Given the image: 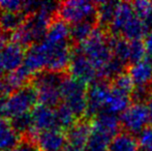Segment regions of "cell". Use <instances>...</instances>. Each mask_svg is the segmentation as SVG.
I'll list each match as a JSON object with an SVG mask.
<instances>
[{
    "instance_id": "obj_11",
    "label": "cell",
    "mask_w": 152,
    "mask_h": 151,
    "mask_svg": "<svg viewBox=\"0 0 152 151\" xmlns=\"http://www.w3.org/2000/svg\"><path fill=\"white\" fill-rule=\"evenodd\" d=\"M26 49L15 42H10L0 50V61L6 73L10 74L23 65Z\"/></svg>"
},
{
    "instance_id": "obj_19",
    "label": "cell",
    "mask_w": 152,
    "mask_h": 151,
    "mask_svg": "<svg viewBox=\"0 0 152 151\" xmlns=\"http://www.w3.org/2000/svg\"><path fill=\"white\" fill-rule=\"evenodd\" d=\"M139 149H140V143L138 137L121 131L112 139L108 151H138Z\"/></svg>"
},
{
    "instance_id": "obj_3",
    "label": "cell",
    "mask_w": 152,
    "mask_h": 151,
    "mask_svg": "<svg viewBox=\"0 0 152 151\" xmlns=\"http://www.w3.org/2000/svg\"><path fill=\"white\" fill-rule=\"evenodd\" d=\"M109 32L100 27H96L90 37L81 44L83 53L95 66L97 71L102 69L111 59L113 52L109 42Z\"/></svg>"
},
{
    "instance_id": "obj_33",
    "label": "cell",
    "mask_w": 152,
    "mask_h": 151,
    "mask_svg": "<svg viewBox=\"0 0 152 151\" xmlns=\"http://www.w3.org/2000/svg\"><path fill=\"white\" fill-rule=\"evenodd\" d=\"M6 98L4 97H0V119L3 118L4 116V106H5Z\"/></svg>"
},
{
    "instance_id": "obj_17",
    "label": "cell",
    "mask_w": 152,
    "mask_h": 151,
    "mask_svg": "<svg viewBox=\"0 0 152 151\" xmlns=\"http://www.w3.org/2000/svg\"><path fill=\"white\" fill-rule=\"evenodd\" d=\"M98 23L96 21H83L74 25H69V37L74 47L83 44L93 33Z\"/></svg>"
},
{
    "instance_id": "obj_29",
    "label": "cell",
    "mask_w": 152,
    "mask_h": 151,
    "mask_svg": "<svg viewBox=\"0 0 152 151\" xmlns=\"http://www.w3.org/2000/svg\"><path fill=\"white\" fill-rule=\"evenodd\" d=\"M24 1L19 0H3L0 1V10L10 12H23Z\"/></svg>"
},
{
    "instance_id": "obj_34",
    "label": "cell",
    "mask_w": 152,
    "mask_h": 151,
    "mask_svg": "<svg viewBox=\"0 0 152 151\" xmlns=\"http://www.w3.org/2000/svg\"><path fill=\"white\" fill-rule=\"evenodd\" d=\"M147 108H148V113H149V121H150V125H152V98L147 103Z\"/></svg>"
},
{
    "instance_id": "obj_23",
    "label": "cell",
    "mask_w": 152,
    "mask_h": 151,
    "mask_svg": "<svg viewBox=\"0 0 152 151\" xmlns=\"http://www.w3.org/2000/svg\"><path fill=\"white\" fill-rule=\"evenodd\" d=\"M118 2L99 1L97 2V22L98 27L109 31L111 24L114 19Z\"/></svg>"
},
{
    "instance_id": "obj_18",
    "label": "cell",
    "mask_w": 152,
    "mask_h": 151,
    "mask_svg": "<svg viewBox=\"0 0 152 151\" xmlns=\"http://www.w3.org/2000/svg\"><path fill=\"white\" fill-rule=\"evenodd\" d=\"M22 138L10 125V120L0 119V151H10L21 142Z\"/></svg>"
},
{
    "instance_id": "obj_21",
    "label": "cell",
    "mask_w": 152,
    "mask_h": 151,
    "mask_svg": "<svg viewBox=\"0 0 152 151\" xmlns=\"http://www.w3.org/2000/svg\"><path fill=\"white\" fill-rule=\"evenodd\" d=\"M8 120H10V123L12 126V128L18 133V135L22 139L23 138L33 139V137L36 133V131L35 127H34L31 113L19 115V116L14 117L12 119H8Z\"/></svg>"
},
{
    "instance_id": "obj_30",
    "label": "cell",
    "mask_w": 152,
    "mask_h": 151,
    "mask_svg": "<svg viewBox=\"0 0 152 151\" xmlns=\"http://www.w3.org/2000/svg\"><path fill=\"white\" fill-rule=\"evenodd\" d=\"M138 140L141 148L152 151V125H148L138 136Z\"/></svg>"
},
{
    "instance_id": "obj_12",
    "label": "cell",
    "mask_w": 152,
    "mask_h": 151,
    "mask_svg": "<svg viewBox=\"0 0 152 151\" xmlns=\"http://www.w3.org/2000/svg\"><path fill=\"white\" fill-rule=\"evenodd\" d=\"M40 151H64L66 146L65 131L61 129L39 131L33 137Z\"/></svg>"
},
{
    "instance_id": "obj_4",
    "label": "cell",
    "mask_w": 152,
    "mask_h": 151,
    "mask_svg": "<svg viewBox=\"0 0 152 151\" xmlns=\"http://www.w3.org/2000/svg\"><path fill=\"white\" fill-rule=\"evenodd\" d=\"M87 88L84 83L66 76L61 85L62 103L66 105L77 118H85L87 112Z\"/></svg>"
},
{
    "instance_id": "obj_14",
    "label": "cell",
    "mask_w": 152,
    "mask_h": 151,
    "mask_svg": "<svg viewBox=\"0 0 152 151\" xmlns=\"http://www.w3.org/2000/svg\"><path fill=\"white\" fill-rule=\"evenodd\" d=\"M36 133L59 129L55 109L44 105H36L30 112Z\"/></svg>"
},
{
    "instance_id": "obj_26",
    "label": "cell",
    "mask_w": 152,
    "mask_h": 151,
    "mask_svg": "<svg viewBox=\"0 0 152 151\" xmlns=\"http://www.w3.org/2000/svg\"><path fill=\"white\" fill-rule=\"evenodd\" d=\"M55 113H56L57 123H58L59 129L63 131H66L69 129L77 121L79 120L76 117V115L72 113V111L64 105L63 103L59 105L57 108H55Z\"/></svg>"
},
{
    "instance_id": "obj_25",
    "label": "cell",
    "mask_w": 152,
    "mask_h": 151,
    "mask_svg": "<svg viewBox=\"0 0 152 151\" xmlns=\"http://www.w3.org/2000/svg\"><path fill=\"white\" fill-rule=\"evenodd\" d=\"M148 33L149 30L144 22L137 16H134L123 28L121 36L129 42H132V40H142V38L146 37Z\"/></svg>"
},
{
    "instance_id": "obj_28",
    "label": "cell",
    "mask_w": 152,
    "mask_h": 151,
    "mask_svg": "<svg viewBox=\"0 0 152 151\" xmlns=\"http://www.w3.org/2000/svg\"><path fill=\"white\" fill-rule=\"evenodd\" d=\"M146 59V47L143 40L129 42V65Z\"/></svg>"
},
{
    "instance_id": "obj_15",
    "label": "cell",
    "mask_w": 152,
    "mask_h": 151,
    "mask_svg": "<svg viewBox=\"0 0 152 151\" xmlns=\"http://www.w3.org/2000/svg\"><path fill=\"white\" fill-rule=\"evenodd\" d=\"M136 16L132 2H118L114 19L108 32L112 35L121 36V32L128 22Z\"/></svg>"
},
{
    "instance_id": "obj_1",
    "label": "cell",
    "mask_w": 152,
    "mask_h": 151,
    "mask_svg": "<svg viewBox=\"0 0 152 151\" xmlns=\"http://www.w3.org/2000/svg\"><path fill=\"white\" fill-rule=\"evenodd\" d=\"M65 73H57L44 69L32 77L30 83L37 90L40 105L57 108L62 104L61 85L66 78Z\"/></svg>"
},
{
    "instance_id": "obj_8",
    "label": "cell",
    "mask_w": 152,
    "mask_h": 151,
    "mask_svg": "<svg viewBox=\"0 0 152 151\" xmlns=\"http://www.w3.org/2000/svg\"><path fill=\"white\" fill-rule=\"evenodd\" d=\"M67 71L69 73L70 78L84 83L87 86L98 80L97 69L83 53L80 46L74 48L72 61Z\"/></svg>"
},
{
    "instance_id": "obj_20",
    "label": "cell",
    "mask_w": 152,
    "mask_h": 151,
    "mask_svg": "<svg viewBox=\"0 0 152 151\" xmlns=\"http://www.w3.org/2000/svg\"><path fill=\"white\" fill-rule=\"evenodd\" d=\"M132 96L121 91L111 87V92L109 95L107 107L104 111H108L110 113L120 115L132 105Z\"/></svg>"
},
{
    "instance_id": "obj_31",
    "label": "cell",
    "mask_w": 152,
    "mask_h": 151,
    "mask_svg": "<svg viewBox=\"0 0 152 151\" xmlns=\"http://www.w3.org/2000/svg\"><path fill=\"white\" fill-rule=\"evenodd\" d=\"M10 151H40L34 139L23 138L21 142Z\"/></svg>"
},
{
    "instance_id": "obj_5",
    "label": "cell",
    "mask_w": 152,
    "mask_h": 151,
    "mask_svg": "<svg viewBox=\"0 0 152 151\" xmlns=\"http://www.w3.org/2000/svg\"><path fill=\"white\" fill-rule=\"evenodd\" d=\"M37 90L31 83H29L14 91L6 98L4 106V117L12 119L19 115L30 113L32 109L37 105Z\"/></svg>"
},
{
    "instance_id": "obj_10",
    "label": "cell",
    "mask_w": 152,
    "mask_h": 151,
    "mask_svg": "<svg viewBox=\"0 0 152 151\" xmlns=\"http://www.w3.org/2000/svg\"><path fill=\"white\" fill-rule=\"evenodd\" d=\"M92 133L91 119L78 120L65 131L66 146L64 151H86Z\"/></svg>"
},
{
    "instance_id": "obj_16",
    "label": "cell",
    "mask_w": 152,
    "mask_h": 151,
    "mask_svg": "<svg viewBox=\"0 0 152 151\" xmlns=\"http://www.w3.org/2000/svg\"><path fill=\"white\" fill-rule=\"evenodd\" d=\"M127 73L134 81V87H149L152 85V63L146 59L129 65Z\"/></svg>"
},
{
    "instance_id": "obj_2",
    "label": "cell",
    "mask_w": 152,
    "mask_h": 151,
    "mask_svg": "<svg viewBox=\"0 0 152 151\" xmlns=\"http://www.w3.org/2000/svg\"><path fill=\"white\" fill-rule=\"evenodd\" d=\"M55 18L57 17H51L45 12H35L27 16L20 28L10 35V40L27 50L45 39L49 26Z\"/></svg>"
},
{
    "instance_id": "obj_32",
    "label": "cell",
    "mask_w": 152,
    "mask_h": 151,
    "mask_svg": "<svg viewBox=\"0 0 152 151\" xmlns=\"http://www.w3.org/2000/svg\"><path fill=\"white\" fill-rule=\"evenodd\" d=\"M145 47H146V60L152 63V30L145 37Z\"/></svg>"
},
{
    "instance_id": "obj_22",
    "label": "cell",
    "mask_w": 152,
    "mask_h": 151,
    "mask_svg": "<svg viewBox=\"0 0 152 151\" xmlns=\"http://www.w3.org/2000/svg\"><path fill=\"white\" fill-rule=\"evenodd\" d=\"M27 16L24 12H10L0 10V30L12 35L21 27L26 20Z\"/></svg>"
},
{
    "instance_id": "obj_27",
    "label": "cell",
    "mask_w": 152,
    "mask_h": 151,
    "mask_svg": "<svg viewBox=\"0 0 152 151\" xmlns=\"http://www.w3.org/2000/svg\"><path fill=\"white\" fill-rule=\"evenodd\" d=\"M110 84L112 88L116 89V90H118V91H121V92H123V93H126V94L130 95V96H132V93L134 89V81L130 78L127 71H124L121 75H119L113 81H111Z\"/></svg>"
},
{
    "instance_id": "obj_7",
    "label": "cell",
    "mask_w": 152,
    "mask_h": 151,
    "mask_svg": "<svg viewBox=\"0 0 152 151\" xmlns=\"http://www.w3.org/2000/svg\"><path fill=\"white\" fill-rule=\"evenodd\" d=\"M121 129L132 135H140L148 125V108L146 104H132L122 114L119 115Z\"/></svg>"
},
{
    "instance_id": "obj_9",
    "label": "cell",
    "mask_w": 152,
    "mask_h": 151,
    "mask_svg": "<svg viewBox=\"0 0 152 151\" xmlns=\"http://www.w3.org/2000/svg\"><path fill=\"white\" fill-rule=\"evenodd\" d=\"M111 92L110 82L96 80L87 88V112L85 118L92 119L107 107L109 95Z\"/></svg>"
},
{
    "instance_id": "obj_13",
    "label": "cell",
    "mask_w": 152,
    "mask_h": 151,
    "mask_svg": "<svg viewBox=\"0 0 152 151\" xmlns=\"http://www.w3.org/2000/svg\"><path fill=\"white\" fill-rule=\"evenodd\" d=\"M92 129L104 133L107 137L113 138L122 131L119 115L110 113L108 111H102L91 119Z\"/></svg>"
},
{
    "instance_id": "obj_35",
    "label": "cell",
    "mask_w": 152,
    "mask_h": 151,
    "mask_svg": "<svg viewBox=\"0 0 152 151\" xmlns=\"http://www.w3.org/2000/svg\"><path fill=\"white\" fill-rule=\"evenodd\" d=\"M4 73H5V71H4L3 66H2L1 64V61H0V78H2V77H4L5 75H4Z\"/></svg>"
},
{
    "instance_id": "obj_24",
    "label": "cell",
    "mask_w": 152,
    "mask_h": 151,
    "mask_svg": "<svg viewBox=\"0 0 152 151\" xmlns=\"http://www.w3.org/2000/svg\"><path fill=\"white\" fill-rule=\"evenodd\" d=\"M110 34V33H109ZM109 42L112 49L113 56L122 63L129 66V40L119 35H109Z\"/></svg>"
},
{
    "instance_id": "obj_37",
    "label": "cell",
    "mask_w": 152,
    "mask_h": 151,
    "mask_svg": "<svg viewBox=\"0 0 152 151\" xmlns=\"http://www.w3.org/2000/svg\"><path fill=\"white\" fill-rule=\"evenodd\" d=\"M150 89H151V93H152V85H151V86H150Z\"/></svg>"
},
{
    "instance_id": "obj_6",
    "label": "cell",
    "mask_w": 152,
    "mask_h": 151,
    "mask_svg": "<svg viewBox=\"0 0 152 151\" xmlns=\"http://www.w3.org/2000/svg\"><path fill=\"white\" fill-rule=\"evenodd\" d=\"M57 17L68 25H74L83 21L97 22V2L85 0L60 2Z\"/></svg>"
},
{
    "instance_id": "obj_36",
    "label": "cell",
    "mask_w": 152,
    "mask_h": 151,
    "mask_svg": "<svg viewBox=\"0 0 152 151\" xmlns=\"http://www.w3.org/2000/svg\"><path fill=\"white\" fill-rule=\"evenodd\" d=\"M138 151H150V150H146V149H144V148H141L140 147V149H139Z\"/></svg>"
}]
</instances>
